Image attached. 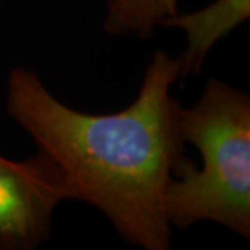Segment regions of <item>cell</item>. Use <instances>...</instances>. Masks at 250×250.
<instances>
[{
  "mask_svg": "<svg viewBox=\"0 0 250 250\" xmlns=\"http://www.w3.org/2000/svg\"><path fill=\"white\" fill-rule=\"evenodd\" d=\"M178 57L159 49L135 100L108 114L64 104L32 68L7 75L6 111L57 164L72 200L92 206L118 236L142 250H170L167 189L188 156L178 126Z\"/></svg>",
  "mask_w": 250,
  "mask_h": 250,
  "instance_id": "6da1fadb",
  "label": "cell"
},
{
  "mask_svg": "<svg viewBox=\"0 0 250 250\" xmlns=\"http://www.w3.org/2000/svg\"><path fill=\"white\" fill-rule=\"evenodd\" d=\"M184 142L196 147L200 168L188 157L166 195L171 228L215 223L250 238V96L211 77L190 107L179 106Z\"/></svg>",
  "mask_w": 250,
  "mask_h": 250,
  "instance_id": "7a4b0ae2",
  "label": "cell"
},
{
  "mask_svg": "<svg viewBox=\"0 0 250 250\" xmlns=\"http://www.w3.org/2000/svg\"><path fill=\"white\" fill-rule=\"evenodd\" d=\"M72 200L62 172L38 150L27 160L0 154V250H36L52 235L57 207Z\"/></svg>",
  "mask_w": 250,
  "mask_h": 250,
  "instance_id": "3957f363",
  "label": "cell"
},
{
  "mask_svg": "<svg viewBox=\"0 0 250 250\" xmlns=\"http://www.w3.org/2000/svg\"><path fill=\"white\" fill-rule=\"evenodd\" d=\"M249 18L250 0H214L203 9L178 11L164 21L163 27L175 28L185 34L187 46L178 57L181 80L202 71L213 47Z\"/></svg>",
  "mask_w": 250,
  "mask_h": 250,
  "instance_id": "277c9868",
  "label": "cell"
},
{
  "mask_svg": "<svg viewBox=\"0 0 250 250\" xmlns=\"http://www.w3.org/2000/svg\"><path fill=\"white\" fill-rule=\"evenodd\" d=\"M179 11V0H106L103 31L116 38H152Z\"/></svg>",
  "mask_w": 250,
  "mask_h": 250,
  "instance_id": "5b68a950",
  "label": "cell"
}]
</instances>
